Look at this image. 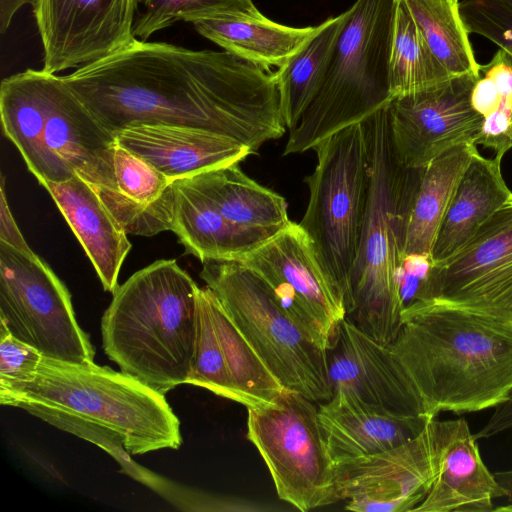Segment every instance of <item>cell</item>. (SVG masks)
<instances>
[{
  "label": "cell",
  "instance_id": "1",
  "mask_svg": "<svg viewBox=\"0 0 512 512\" xmlns=\"http://www.w3.org/2000/svg\"><path fill=\"white\" fill-rule=\"evenodd\" d=\"M63 79L114 136L134 125L182 126L256 153L286 132L275 72L225 50L136 39Z\"/></svg>",
  "mask_w": 512,
  "mask_h": 512
},
{
  "label": "cell",
  "instance_id": "2",
  "mask_svg": "<svg viewBox=\"0 0 512 512\" xmlns=\"http://www.w3.org/2000/svg\"><path fill=\"white\" fill-rule=\"evenodd\" d=\"M387 346L432 418L495 408L512 395V319L419 301L403 309Z\"/></svg>",
  "mask_w": 512,
  "mask_h": 512
},
{
  "label": "cell",
  "instance_id": "3",
  "mask_svg": "<svg viewBox=\"0 0 512 512\" xmlns=\"http://www.w3.org/2000/svg\"><path fill=\"white\" fill-rule=\"evenodd\" d=\"M0 116L5 136L41 185L62 183L77 174L97 193L119 192L115 136L63 76L27 69L4 78Z\"/></svg>",
  "mask_w": 512,
  "mask_h": 512
},
{
  "label": "cell",
  "instance_id": "4",
  "mask_svg": "<svg viewBox=\"0 0 512 512\" xmlns=\"http://www.w3.org/2000/svg\"><path fill=\"white\" fill-rule=\"evenodd\" d=\"M199 287L174 259L135 272L101 319L102 347L120 370L166 394L186 384L194 353Z\"/></svg>",
  "mask_w": 512,
  "mask_h": 512
},
{
  "label": "cell",
  "instance_id": "5",
  "mask_svg": "<svg viewBox=\"0 0 512 512\" xmlns=\"http://www.w3.org/2000/svg\"><path fill=\"white\" fill-rule=\"evenodd\" d=\"M368 159L369 192L354 265L353 308L348 317L383 345L396 338L404 309L396 274L412 201L423 169L408 168L394 147L388 104L362 122Z\"/></svg>",
  "mask_w": 512,
  "mask_h": 512
},
{
  "label": "cell",
  "instance_id": "6",
  "mask_svg": "<svg viewBox=\"0 0 512 512\" xmlns=\"http://www.w3.org/2000/svg\"><path fill=\"white\" fill-rule=\"evenodd\" d=\"M0 403L42 418L68 415L121 435L131 455L178 449L180 421L164 394L94 361L68 363L42 356L32 381L0 389Z\"/></svg>",
  "mask_w": 512,
  "mask_h": 512
},
{
  "label": "cell",
  "instance_id": "7",
  "mask_svg": "<svg viewBox=\"0 0 512 512\" xmlns=\"http://www.w3.org/2000/svg\"><path fill=\"white\" fill-rule=\"evenodd\" d=\"M397 0H356L348 9L324 81L283 155L303 153L361 123L391 101L389 66Z\"/></svg>",
  "mask_w": 512,
  "mask_h": 512
},
{
  "label": "cell",
  "instance_id": "8",
  "mask_svg": "<svg viewBox=\"0 0 512 512\" xmlns=\"http://www.w3.org/2000/svg\"><path fill=\"white\" fill-rule=\"evenodd\" d=\"M314 171L304 181L307 208L299 222L322 269L345 305L353 308L351 279L363 231L369 171L362 122L319 142Z\"/></svg>",
  "mask_w": 512,
  "mask_h": 512
},
{
  "label": "cell",
  "instance_id": "9",
  "mask_svg": "<svg viewBox=\"0 0 512 512\" xmlns=\"http://www.w3.org/2000/svg\"><path fill=\"white\" fill-rule=\"evenodd\" d=\"M201 279L285 389L313 402L332 397L327 351L279 306L264 281L239 261L206 260Z\"/></svg>",
  "mask_w": 512,
  "mask_h": 512
},
{
  "label": "cell",
  "instance_id": "10",
  "mask_svg": "<svg viewBox=\"0 0 512 512\" xmlns=\"http://www.w3.org/2000/svg\"><path fill=\"white\" fill-rule=\"evenodd\" d=\"M315 403L284 389L271 403L247 408L246 436L264 460L278 498L301 512L339 501Z\"/></svg>",
  "mask_w": 512,
  "mask_h": 512
},
{
  "label": "cell",
  "instance_id": "11",
  "mask_svg": "<svg viewBox=\"0 0 512 512\" xmlns=\"http://www.w3.org/2000/svg\"><path fill=\"white\" fill-rule=\"evenodd\" d=\"M0 322L44 357L68 363L94 360L89 335L76 320L65 284L33 251L2 241Z\"/></svg>",
  "mask_w": 512,
  "mask_h": 512
},
{
  "label": "cell",
  "instance_id": "12",
  "mask_svg": "<svg viewBox=\"0 0 512 512\" xmlns=\"http://www.w3.org/2000/svg\"><path fill=\"white\" fill-rule=\"evenodd\" d=\"M258 275L279 306L322 349L329 350L347 316L312 243L291 222L239 260Z\"/></svg>",
  "mask_w": 512,
  "mask_h": 512
},
{
  "label": "cell",
  "instance_id": "13",
  "mask_svg": "<svg viewBox=\"0 0 512 512\" xmlns=\"http://www.w3.org/2000/svg\"><path fill=\"white\" fill-rule=\"evenodd\" d=\"M431 300L512 319V200L461 250L432 263L415 302Z\"/></svg>",
  "mask_w": 512,
  "mask_h": 512
},
{
  "label": "cell",
  "instance_id": "14",
  "mask_svg": "<svg viewBox=\"0 0 512 512\" xmlns=\"http://www.w3.org/2000/svg\"><path fill=\"white\" fill-rule=\"evenodd\" d=\"M139 0H34L43 70L81 68L131 45Z\"/></svg>",
  "mask_w": 512,
  "mask_h": 512
},
{
  "label": "cell",
  "instance_id": "15",
  "mask_svg": "<svg viewBox=\"0 0 512 512\" xmlns=\"http://www.w3.org/2000/svg\"><path fill=\"white\" fill-rule=\"evenodd\" d=\"M480 77L454 76L430 88L391 99V134L404 166L425 168L452 147L474 141L484 118L473 109L470 96Z\"/></svg>",
  "mask_w": 512,
  "mask_h": 512
},
{
  "label": "cell",
  "instance_id": "16",
  "mask_svg": "<svg viewBox=\"0 0 512 512\" xmlns=\"http://www.w3.org/2000/svg\"><path fill=\"white\" fill-rule=\"evenodd\" d=\"M434 419L401 445L335 465L338 497L346 501V510L407 512L425 499L437 471Z\"/></svg>",
  "mask_w": 512,
  "mask_h": 512
},
{
  "label": "cell",
  "instance_id": "17",
  "mask_svg": "<svg viewBox=\"0 0 512 512\" xmlns=\"http://www.w3.org/2000/svg\"><path fill=\"white\" fill-rule=\"evenodd\" d=\"M327 363L332 391L346 388L387 410L430 417L388 346L361 330L348 316L327 350Z\"/></svg>",
  "mask_w": 512,
  "mask_h": 512
},
{
  "label": "cell",
  "instance_id": "18",
  "mask_svg": "<svg viewBox=\"0 0 512 512\" xmlns=\"http://www.w3.org/2000/svg\"><path fill=\"white\" fill-rule=\"evenodd\" d=\"M436 476L414 512H488L506 491L485 466L464 418L434 419Z\"/></svg>",
  "mask_w": 512,
  "mask_h": 512
},
{
  "label": "cell",
  "instance_id": "19",
  "mask_svg": "<svg viewBox=\"0 0 512 512\" xmlns=\"http://www.w3.org/2000/svg\"><path fill=\"white\" fill-rule=\"evenodd\" d=\"M318 419L329 455L340 465L401 445L434 418L399 414L339 388L321 402Z\"/></svg>",
  "mask_w": 512,
  "mask_h": 512
},
{
  "label": "cell",
  "instance_id": "20",
  "mask_svg": "<svg viewBox=\"0 0 512 512\" xmlns=\"http://www.w3.org/2000/svg\"><path fill=\"white\" fill-rule=\"evenodd\" d=\"M116 144L140 157L171 182L239 163L252 151L213 132L173 125H134L115 134Z\"/></svg>",
  "mask_w": 512,
  "mask_h": 512
},
{
  "label": "cell",
  "instance_id": "21",
  "mask_svg": "<svg viewBox=\"0 0 512 512\" xmlns=\"http://www.w3.org/2000/svg\"><path fill=\"white\" fill-rule=\"evenodd\" d=\"M49 192L93 264L105 291L112 294L131 249L127 232L107 209L96 190L75 174L62 183L42 185Z\"/></svg>",
  "mask_w": 512,
  "mask_h": 512
},
{
  "label": "cell",
  "instance_id": "22",
  "mask_svg": "<svg viewBox=\"0 0 512 512\" xmlns=\"http://www.w3.org/2000/svg\"><path fill=\"white\" fill-rule=\"evenodd\" d=\"M114 168L119 192L102 195L101 200L128 234L154 236L172 231L176 190L149 163L116 145Z\"/></svg>",
  "mask_w": 512,
  "mask_h": 512
},
{
  "label": "cell",
  "instance_id": "23",
  "mask_svg": "<svg viewBox=\"0 0 512 512\" xmlns=\"http://www.w3.org/2000/svg\"><path fill=\"white\" fill-rule=\"evenodd\" d=\"M501 157H483L476 149L460 177L436 235L432 263L461 250L479 228L512 200L501 172Z\"/></svg>",
  "mask_w": 512,
  "mask_h": 512
},
{
  "label": "cell",
  "instance_id": "24",
  "mask_svg": "<svg viewBox=\"0 0 512 512\" xmlns=\"http://www.w3.org/2000/svg\"><path fill=\"white\" fill-rule=\"evenodd\" d=\"M174 186L176 203L172 231L186 252L201 262L239 261L275 235L232 224L187 178L174 181Z\"/></svg>",
  "mask_w": 512,
  "mask_h": 512
},
{
  "label": "cell",
  "instance_id": "25",
  "mask_svg": "<svg viewBox=\"0 0 512 512\" xmlns=\"http://www.w3.org/2000/svg\"><path fill=\"white\" fill-rule=\"evenodd\" d=\"M328 19L316 26L291 27L265 16L253 20L198 19L199 34L225 51L266 69L289 63L323 30Z\"/></svg>",
  "mask_w": 512,
  "mask_h": 512
},
{
  "label": "cell",
  "instance_id": "26",
  "mask_svg": "<svg viewBox=\"0 0 512 512\" xmlns=\"http://www.w3.org/2000/svg\"><path fill=\"white\" fill-rule=\"evenodd\" d=\"M187 179L236 226L276 234L292 222L285 198L247 176L238 163Z\"/></svg>",
  "mask_w": 512,
  "mask_h": 512
},
{
  "label": "cell",
  "instance_id": "27",
  "mask_svg": "<svg viewBox=\"0 0 512 512\" xmlns=\"http://www.w3.org/2000/svg\"><path fill=\"white\" fill-rule=\"evenodd\" d=\"M477 146L465 142L452 147L424 169L407 222L404 254L431 257L432 248L457 183Z\"/></svg>",
  "mask_w": 512,
  "mask_h": 512
},
{
  "label": "cell",
  "instance_id": "28",
  "mask_svg": "<svg viewBox=\"0 0 512 512\" xmlns=\"http://www.w3.org/2000/svg\"><path fill=\"white\" fill-rule=\"evenodd\" d=\"M349 10L328 18L323 30L289 63L275 72L283 123L289 131L318 93Z\"/></svg>",
  "mask_w": 512,
  "mask_h": 512
},
{
  "label": "cell",
  "instance_id": "29",
  "mask_svg": "<svg viewBox=\"0 0 512 512\" xmlns=\"http://www.w3.org/2000/svg\"><path fill=\"white\" fill-rule=\"evenodd\" d=\"M210 313L231 378L245 407L271 403L285 388L206 286Z\"/></svg>",
  "mask_w": 512,
  "mask_h": 512
},
{
  "label": "cell",
  "instance_id": "30",
  "mask_svg": "<svg viewBox=\"0 0 512 512\" xmlns=\"http://www.w3.org/2000/svg\"><path fill=\"white\" fill-rule=\"evenodd\" d=\"M431 52L448 73L480 77L458 0H403Z\"/></svg>",
  "mask_w": 512,
  "mask_h": 512
},
{
  "label": "cell",
  "instance_id": "31",
  "mask_svg": "<svg viewBox=\"0 0 512 512\" xmlns=\"http://www.w3.org/2000/svg\"><path fill=\"white\" fill-rule=\"evenodd\" d=\"M452 76L431 52L403 0H397L389 81L391 98L421 91Z\"/></svg>",
  "mask_w": 512,
  "mask_h": 512
},
{
  "label": "cell",
  "instance_id": "32",
  "mask_svg": "<svg viewBox=\"0 0 512 512\" xmlns=\"http://www.w3.org/2000/svg\"><path fill=\"white\" fill-rule=\"evenodd\" d=\"M133 33L146 41L155 32L178 21L198 19L253 20L264 16L253 0H139Z\"/></svg>",
  "mask_w": 512,
  "mask_h": 512
},
{
  "label": "cell",
  "instance_id": "33",
  "mask_svg": "<svg viewBox=\"0 0 512 512\" xmlns=\"http://www.w3.org/2000/svg\"><path fill=\"white\" fill-rule=\"evenodd\" d=\"M186 384L205 388L215 395L245 405L244 398L231 378L214 327L206 287H199L198 290L194 353Z\"/></svg>",
  "mask_w": 512,
  "mask_h": 512
},
{
  "label": "cell",
  "instance_id": "34",
  "mask_svg": "<svg viewBox=\"0 0 512 512\" xmlns=\"http://www.w3.org/2000/svg\"><path fill=\"white\" fill-rule=\"evenodd\" d=\"M480 72L495 82L501 102L496 111L484 118L473 143L503 158L512 149V55L498 49L488 63L480 65Z\"/></svg>",
  "mask_w": 512,
  "mask_h": 512
},
{
  "label": "cell",
  "instance_id": "35",
  "mask_svg": "<svg viewBox=\"0 0 512 512\" xmlns=\"http://www.w3.org/2000/svg\"><path fill=\"white\" fill-rule=\"evenodd\" d=\"M459 10L469 33L512 55V0H462Z\"/></svg>",
  "mask_w": 512,
  "mask_h": 512
},
{
  "label": "cell",
  "instance_id": "36",
  "mask_svg": "<svg viewBox=\"0 0 512 512\" xmlns=\"http://www.w3.org/2000/svg\"><path fill=\"white\" fill-rule=\"evenodd\" d=\"M42 354L18 340L0 322V389L32 381Z\"/></svg>",
  "mask_w": 512,
  "mask_h": 512
},
{
  "label": "cell",
  "instance_id": "37",
  "mask_svg": "<svg viewBox=\"0 0 512 512\" xmlns=\"http://www.w3.org/2000/svg\"><path fill=\"white\" fill-rule=\"evenodd\" d=\"M470 101L473 109L485 118L497 110L501 95L495 82L481 75L472 88Z\"/></svg>",
  "mask_w": 512,
  "mask_h": 512
},
{
  "label": "cell",
  "instance_id": "38",
  "mask_svg": "<svg viewBox=\"0 0 512 512\" xmlns=\"http://www.w3.org/2000/svg\"><path fill=\"white\" fill-rule=\"evenodd\" d=\"M0 241L23 251H32L20 232L5 195L4 177L0 187Z\"/></svg>",
  "mask_w": 512,
  "mask_h": 512
},
{
  "label": "cell",
  "instance_id": "39",
  "mask_svg": "<svg viewBox=\"0 0 512 512\" xmlns=\"http://www.w3.org/2000/svg\"><path fill=\"white\" fill-rule=\"evenodd\" d=\"M508 430H512V395L505 402L495 407L491 417L474 436L478 440Z\"/></svg>",
  "mask_w": 512,
  "mask_h": 512
},
{
  "label": "cell",
  "instance_id": "40",
  "mask_svg": "<svg viewBox=\"0 0 512 512\" xmlns=\"http://www.w3.org/2000/svg\"><path fill=\"white\" fill-rule=\"evenodd\" d=\"M34 0H0V31L5 33L14 14L25 4Z\"/></svg>",
  "mask_w": 512,
  "mask_h": 512
},
{
  "label": "cell",
  "instance_id": "41",
  "mask_svg": "<svg viewBox=\"0 0 512 512\" xmlns=\"http://www.w3.org/2000/svg\"><path fill=\"white\" fill-rule=\"evenodd\" d=\"M494 477L500 486L506 491L505 498L509 503L506 507H500L498 510L512 511V469L496 472L494 473Z\"/></svg>",
  "mask_w": 512,
  "mask_h": 512
}]
</instances>
